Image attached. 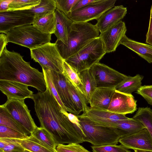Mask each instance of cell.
<instances>
[{"label":"cell","mask_w":152,"mask_h":152,"mask_svg":"<svg viewBox=\"0 0 152 152\" xmlns=\"http://www.w3.org/2000/svg\"><path fill=\"white\" fill-rule=\"evenodd\" d=\"M35 111L40 126L51 134L58 145L84 142L82 129L61 111L62 107L48 88L33 94Z\"/></svg>","instance_id":"cell-1"},{"label":"cell","mask_w":152,"mask_h":152,"mask_svg":"<svg viewBox=\"0 0 152 152\" xmlns=\"http://www.w3.org/2000/svg\"><path fill=\"white\" fill-rule=\"evenodd\" d=\"M0 80L20 83L41 92L47 88L43 72L31 66L20 53L10 51L6 47L0 55Z\"/></svg>","instance_id":"cell-2"},{"label":"cell","mask_w":152,"mask_h":152,"mask_svg":"<svg viewBox=\"0 0 152 152\" xmlns=\"http://www.w3.org/2000/svg\"><path fill=\"white\" fill-rule=\"evenodd\" d=\"M99 32L96 25L90 23L73 22L71 26L67 44H64L61 41L57 40L56 46L65 60L99 37Z\"/></svg>","instance_id":"cell-3"},{"label":"cell","mask_w":152,"mask_h":152,"mask_svg":"<svg viewBox=\"0 0 152 152\" xmlns=\"http://www.w3.org/2000/svg\"><path fill=\"white\" fill-rule=\"evenodd\" d=\"M103 42L99 36L73 56L64 60L77 73L90 69L99 62L106 54Z\"/></svg>","instance_id":"cell-4"},{"label":"cell","mask_w":152,"mask_h":152,"mask_svg":"<svg viewBox=\"0 0 152 152\" xmlns=\"http://www.w3.org/2000/svg\"><path fill=\"white\" fill-rule=\"evenodd\" d=\"M4 33L8 43L12 42L30 50L50 42L51 40V34L42 33L32 24L16 27Z\"/></svg>","instance_id":"cell-5"},{"label":"cell","mask_w":152,"mask_h":152,"mask_svg":"<svg viewBox=\"0 0 152 152\" xmlns=\"http://www.w3.org/2000/svg\"><path fill=\"white\" fill-rule=\"evenodd\" d=\"M85 135L84 142L94 146L117 145L121 137L116 128L94 125L87 120L78 118Z\"/></svg>","instance_id":"cell-6"},{"label":"cell","mask_w":152,"mask_h":152,"mask_svg":"<svg viewBox=\"0 0 152 152\" xmlns=\"http://www.w3.org/2000/svg\"><path fill=\"white\" fill-rule=\"evenodd\" d=\"M30 50L31 58L41 67L63 73L64 60L58 51L55 43L49 42Z\"/></svg>","instance_id":"cell-7"},{"label":"cell","mask_w":152,"mask_h":152,"mask_svg":"<svg viewBox=\"0 0 152 152\" xmlns=\"http://www.w3.org/2000/svg\"><path fill=\"white\" fill-rule=\"evenodd\" d=\"M116 0H96L86 6L70 12L67 17L74 22L85 23L97 20L114 7Z\"/></svg>","instance_id":"cell-8"},{"label":"cell","mask_w":152,"mask_h":152,"mask_svg":"<svg viewBox=\"0 0 152 152\" xmlns=\"http://www.w3.org/2000/svg\"><path fill=\"white\" fill-rule=\"evenodd\" d=\"M4 107L18 123L31 134L37 127L24 99H7L0 105Z\"/></svg>","instance_id":"cell-9"},{"label":"cell","mask_w":152,"mask_h":152,"mask_svg":"<svg viewBox=\"0 0 152 152\" xmlns=\"http://www.w3.org/2000/svg\"><path fill=\"white\" fill-rule=\"evenodd\" d=\"M84 118L92 124L115 128L120 121L128 119L125 115L115 113L107 110L92 108L88 107L83 113L77 116Z\"/></svg>","instance_id":"cell-10"},{"label":"cell","mask_w":152,"mask_h":152,"mask_svg":"<svg viewBox=\"0 0 152 152\" xmlns=\"http://www.w3.org/2000/svg\"><path fill=\"white\" fill-rule=\"evenodd\" d=\"M94 76L97 88L115 87L127 76L99 62L90 69Z\"/></svg>","instance_id":"cell-11"},{"label":"cell","mask_w":152,"mask_h":152,"mask_svg":"<svg viewBox=\"0 0 152 152\" xmlns=\"http://www.w3.org/2000/svg\"><path fill=\"white\" fill-rule=\"evenodd\" d=\"M34 18L28 9L0 12V32L4 33L16 27L32 24Z\"/></svg>","instance_id":"cell-12"},{"label":"cell","mask_w":152,"mask_h":152,"mask_svg":"<svg viewBox=\"0 0 152 152\" xmlns=\"http://www.w3.org/2000/svg\"><path fill=\"white\" fill-rule=\"evenodd\" d=\"M49 71L53 83L66 111L77 116L79 115L77 109L71 98L65 77L62 73L50 69Z\"/></svg>","instance_id":"cell-13"},{"label":"cell","mask_w":152,"mask_h":152,"mask_svg":"<svg viewBox=\"0 0 152 152\" xmlns=\"http://www.w3.org/2000/svg\"><path fill=\"white\" fill-rule=\"evenodd\" d=\"M137 101L132 94H124L115 90L107 110L116 114H132L137 109Z\"/></svg>","instance_id":"cell-14"},{"label":"cell","mask_w":152,"mask_h":152,"mask_svg":"<svg viewBox=\"0 0 152 152\" xmlns=\"http://www.w3.org/2000/svg\"><path fill=\"white\" fill-rule=\"evenodd\" d=\"M126 31L125 22L121 21L100 33L99 37L103 42L106 53L115 51L120 44L121 39L126 35Z\"/></svg>","instance_id":"cell-15"},{"label":"cell","mask_w":152,"mask_h":152,"mask_svg":"<svg viewBox=\"0 0 152 152\" xmlns=\"http://www.w3.org/2000/svg\"><path fill=\"white\" fill-rule=\"evenodd\" d=\"M119 142L127 149L152 151V138L145 128L121 138Z\"/></svg>","instance_id":"cell-16"},{"label":"cell","mask_w":152,"mask_h":152,"mask_svg":"<svg viewBox=\"0 0 152 152\" xmlns=\"http://www.w3.org/2000/svg\"><path fill=\"white\" fill-rule=\"evenodd\" d=\"M127 12L122 5L114 6L107 11L96 20V25L100 33L122 21Z\"/></svg>","instance_id":"cell-17"},{"label":"cell","mask_w":152,"mask_h":152,"mask_svg":"<svg viewBox=\"0 0 152 152\" xmlns=\"http://www.w3.org/2000/svg\"><path fill=\"white\" fill-rule=\"evenodd\" d=\"M28 86L18 82L0 80V90L7 99H31L33 92L28 89Z\"/></svg>","instance_id":"cell-18"},{"label":"cell","mask_w":152,"mask_h":152,"mask_svg":"<svg viewBox=\"0 0 152 152\" xmlns=\"http://www.w3.org/2000/svg\"><path fill=\"white\" fill-rule=\"evenodd\" d=\"M115 91V87L97 88L88 103L92 108L107 110Z\"/></svg>","instance_id":"cell-19"},{"label":"cell","mask_w":152,"mask_h":152,"mask_svg":"<svg viewBox=\"0 0 152 152\" xmlns=\"http://www.w3.org/2000/svg\"><path fill=\"white\" fill-rule=\"evenodd\" d=\"M55 12L56 25L54 34L57 38V40H60L64 44H66L71 26L74 22L57 9Z\"/></svg>","instance_id":"cell-20"},{"label":"cell","mask_w":152,"mask_h":152,"mask_svg":"<svg viewBox=\"0 0 152 152\" xmlns=\"http://www.w3.org/2000/svg\"><path fill=\"white\" fill-rule=\"evenodd\" d=\"M120 44L134 52L149 63H152V45L135 41L126 35L121 39Z\"/></svg>","instance_id":"cell-21"},{"label":"cell","mask_w":152,"mask_h":152,"mask_svg":"<svg viewBox=\"0 0 152 152\" xmlns=\"http://www.w3.org/2000/svg\"><path fill=\"white\" fill-rule=\"evenodd\" d=\"M32 24L43 33L54 34L56 25L55 12L46 15L34 17Z\"/></svg>","instance_id":"cell-22"},{"label":"cell","mask_w":152,"mask_h":152,"mask_svg":"<svg viewBox=\"0 0 152 152\" xmlns=\"http://www.w3.org/2000/svg\"><path fill=\"white\" fill-rule=\"evenodd\" d=\"M115 128L122 137L136 133L145 128L140 122L132 118H129L119 121Z\"/></svg>","instance_id":"cell-23"},{"label":"cell","mask_w":152,"mask_h":152,"mask_svg":"<svg viewBox=\"0 0 152 152\" xmlns=\"http://www.w3.org/2000/svg\"><path fill=\"white\" fill-rule=\"evenodd\" d=\"M143 77L139 74L132 77L127 76L120 83L115 87V90L129 94L137 91L142 86V80Z\"/></svg>","instance_id":"cell-24"},{"label":"cell","mask_w":152,"mask_h":152,"mask_svg":"<svg viewBox=\"0 0 152 152\" xmlns=\"http://www.w3.org/2000/svg\"><path fill=\"white\" fill-rule=\"evenodd\" d=\"M20 144L26 150L32 152H56L52 148L30 134L27 138L18 139Z\"/></svg>","instance_id":"cell-25"},{"label":"cell","mask_w":152,"mask_h":152,"mask_svg":"<svg viewBox=\"0 0 152 152\" xmlns=\"http://www.w3.org/2000/svg\"><path fill=\"white\" fill-rule=\"evenodd\" d=\"M0 125L13 129L27 136L30 133L16 120L3 107L0 106Z\"/></svg>","instance_id":"cell-26"},{"label":"cell","mask_w":152,"mask_h":152,"mask_svg":"<svg viewBox=\"0 0 152 152\" xmlns=\"http://www.w3.org/2000/svg\"><path fill=\"white\" fill-rule=\"evenodd\" d=\"M78 74L84 88L86 99L88 103L91 95L97 88L95 80L90 69Z\"/></svg>","instance_id":"cell-27"},{"label":"cell","mask_w":152,"mask_h":152,"mask_svg":"<svg viewBox=\"0 0 152 152\" xmlns=\"http://www.w3.org/2000/svg\"><path fill=\"white\" fill-rule=\"evenodd\" d=\"M63 68L64 71L62 73L67 79L86 98L84 88L79 74L77 73L64 61L63 63Z\"/></svg>","instance_id":"cell-28"},{"label":"cell","mask_w":152,"mask_h":152,"mask_svg":"<svg viewBox=\"0 0 152 152\" xmlns=\"http://www.w3.org/2000/svg\"><path fill=\"white\" fill-rule=\"evenodd\" d=\"M132 118L140 122L152 138V110L148 107H139Z\"/></svg>","instance_id":"cell-29"},{"label":"cell","mask_w":152,"mask_h":152,"mask_svg":"<svg viewBox=\"0 0 152 152\" xmlns=\"http://www.w3.org/2000/svg\"><path fill=\"white\" fill-rule=\"evenodd\" d=\"M56 9L55 0H41L38 5L28 10L34 17L54 12Z\"/></svg>","instance_id":"cell-30"},{"label":"cell","mask_w":152,"mask_h":152,"mask_svg":"<svg viewBox=\"0 0 152 152\" xmlns=\"http://www.w3.org/2000/svg\"><path fill=\"white\" fill-rule=\"evenodd\" d=\"M67 80L71 98L79 114L81 112H83L85 111L88 107L87 105L88 103L86 99L83 95L77 90L68 80Z\"/></svg>","instance_id":"cell-31"},{"label":"cell","mask_w":152,"mask_h":152,"mask_svg":"<svg viewBox=\"0 0 152 152\" xmlns=\"http://www.w3.org/2000/svg\"><path fill=\"white\" fill-rule=\"evenodd\" d=\"M48 146L56 150L57 144L51 134L44 128L37 127L31 134Z\"/></svg>","instance_id":"cell-32"},{"label":"cell","mask_w":152,"mask_h":152,"mask_svg":"<svg viewBox=\"0 0 152 152\" xmlns=\"http://www.w3.org/2000/svg\"><path fill=\"white\" fill-rule=\"evenodd\" d=\"M41 0H13L9 6L8 11L31 9L38 5Z\"/></svg>","instance_id":"cell-33"},{"label":"cell","mask_w":152,"mask_h":152,"mask_svg":"<svg viewBox=\"0 0 152 152\" xmlns=\"http://www.w3.org/2000/svg\"><path fill=\"white\" fill-rule=\"evenodd\" d=\"M42 67L47 86L48 88L61 107L66 111V109L61 102L53 83L49 69L44 66H42Z\"/></svg>","instance_id":"cell-34"},{"label":"cell","mask_w":152,"mask_h":152,"mask_svg":"<svg viewBox=\"0 0 152 152\" xmlns=\"http://www.w3.org/2000/svg\"><path fill=\"white\" fill-rule=\"evenodd\" d=\"M28 136L13 129L0 125V139H22L26 138Z\"/></svg>","instance_id":"cell-35"},{"label":"cell","mask_w":152,"mask_h":152,"mask_svg":"<svg viewBox=\"0 0 152 152\" xmlns=\"http://www.w3.org/2000/svg\"><path fill=\"white\" fill-rule=\"evenodd\" d=\"M93 152H131L122 145H110L91 146Z\"/></svg>","instance_id":"cell-36"},{"label":"cell","mask_w":152,"mask_h":152,"mask_svg":"<svg viewBox=\"0 0 152 152\" xmlns=\"http://www.w3.org/2000/svg\"><path fill=\"white\" fill-rule=\"evenodd\" d=\"M56 152H91L79 144L75 143L59 144L56 147Z\"/></svg>","instance_id":"cell-37"},{"label":"cell","mask_w":152,"mask_h":152,"mask_svg":"<svg viewBox=\"0 0 152 152\" xmlns=\"http://www.w3.org/2000/svg\"><path fill=\"white\" fill-rule=\"evenodd\" d=\"M56 8L66 15L71 12L72 9L78 0H55Z\"/></svg>","instance_id":"cell-38"},{"label":"cell","mask_w":152,"mask_h":152,"mask_svg":"<svg viewBox=\"0 0 152 152\" xmlns=\"http://www.w3.org/2000/svg\"><path fill=\"white\" fill-rule=\"evenodd\" d=\"M4 139L6 145L0 151L3 152H17L25 150L18 142V139Z\"/></svg>","instance_id":"cell-39"},{"label":"cell","mask_w":152,"mask_h":152,"mask_svg":"<svg viewBox=\"0 0 152 152\" xmlns=\"http://www.w3.org/2000/svg\"><path fill=\"white\" fill-rule=\"evenodd\" d=\"M136 93L141 96L149 104L152 105V85L142 86Z\"/></svg>","instance_id":"cell-40"},{"label":"cell","mask_w":152,"mask_h":152,"mask_svg":"<svg viewBox=\"0 0 152 152\" xmlns=\"http://www.w3.org/2000/svg\"><path fill=\"white\" fill-rule=\"evenodd\" d=\"M146 36V43L152 45V4L151 8L148 28Z\"/></svg>","instance_id":"cell-41"},{"label":"cell","mask_w":152,"mask_h":152,"mask_svg":"<svg viewBox=\"0 0 152 152\" xmlns=\"http://www.w3.org/2000/svg\"><path fill=\"white\" fill-rule=\"evenodd\" d=\"M96 0H78V1L76 3L72 8L71 12L83 7L95 1Z\"/></svg>","instance_id":"cell-42"},{"label":"cell","mask_w":152,"mask_h":152,"mask_svg":"<svg viewBox=\"0 0 152 152\" xmlns=\"http://www.w3.org/2000/svg\"><path fill=\"white\" fill-rule=\"evenodd\" d=\"M7 43L6 34L4 33H1L0 34V55L2 53Z\"/></svg>","instance_id":"cell-43"},{"label":"cell","mask_w":152,"mask_h":152,"mask_svg":"<svg viewBox=\"0 0 152 152\" xmlns=\"http://www.w3.org/2000/svg\"><path fill=\"white\" fill-rule=\"evenodd\" d=\"M13 0H0V12L8 11L9 6Z\"/></svg>","instance_id":"cell-44"},{"label":"cell","mask_w":152,"mask_h":152,"mask_svg":"<svg viewBox=\"0 0 152 152\" xmlns=\"http://www.w3.org/2000/svg\"><path fill=\"white\" fill-rule=\"evenodd\" d=\"M134 152H152V151L140 150H134Z\"/></svg>","instance_id":"cell-45"},{"label":"cell","mask_w":152,"mask_h":152,"mask_svg":"<svg viewBox=\"0 0 152 152\" xmlns=\"http://www.w3.org/2000/svg\"><path fill=\"white\" fill-rule=\"evenodd\" d=\"M17 152H32L27 150L25 149L23 150L19 151Z\"/></svg>","instance_id":"cell-46"},{"label":"cell","mask_w":152,"mask_h":152,"mask_svg":"<svg viewBox=\"0 0 152 152\" xmlns=\"http://www.w3.org/2000/svg\"><path fill=\"white\" fill-rule=\"evenodd\" d=\"M0 152H3L1 151H0Z\"/></svg>","instance_id":"cell-47"},{"label":"cell","mask_w":152,"mask_h":152,"mask_svg":"<svg viewBox=\"0 0 152 152\" xmlns=\"http://www.w3.org/2000/svg\"></svg>","instance_id":"cell-48"}]
</instances>
